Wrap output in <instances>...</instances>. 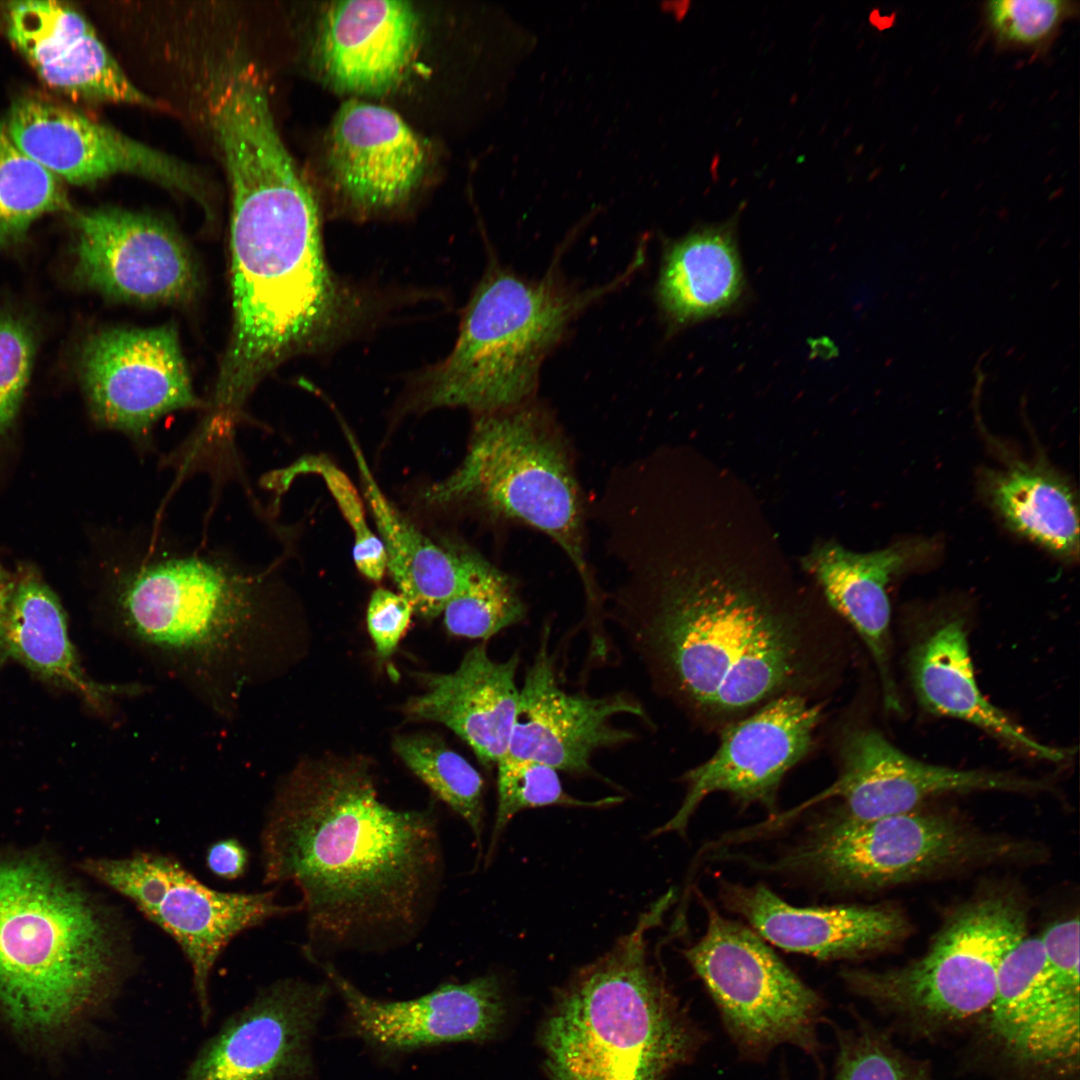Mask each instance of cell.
<instances>
[{
    "instance_id": "6da1fadb",
    "label": "cell",
    "mask_w": 1080,
    "mask_h": 1080,
    "mask_svg": "<svg viewBox=\"0 0 1080 1080\" xmlns=\"http://www.w3.org/2000/svg\"><path fill=\"white\" fill-rule=\"evenodd\" d=\"M261 858L265 884L298 889L303 953L316 957L409 944L444 872L433 811L389 806L360 757L307 760L289 774L265 821Z\"/></svg>"
},
{
    "instance_id": "7a4b0ae2",
    "label": "cell",
    "mask_w": 1080,
    "mask_h": 1080,
    "mask_svg": "<svg viewBox=\"0 0 1080 1080\" xmlns=\"http://www.w3.org/2000/svg\"><path fill=\"white\" fill-rule=\"evenodd\" d=\"M750 581L699 571L663 581L617 622L654 690L720 732L784 696L825 701L846 664L845 634Z\"/></svg>"
},
{
    "instance_id": "3957f363",
    "label": "cell",
    "mask_w": 1080,
    "mask_h": 1080,
    "mask_svg": "<svg viewBox=\"0 0 1080 1080\" xmlns=\"http://www.w3.org/2000/svg\"><path fill=\"white\" fill-rule=\"evenodd\" d=\"M213 131L232 192L234 324L215 398L230 415L268 369L329 325L337 295L315 199L272 111L236 108Z\"/></svg>"
},
{
    "instance_id": "277c9868",
    "label": "cell",
    "mask_w": 1080,
    "mask_h": 1080,
    "mask_svg": "<svg viewBox=\"0 0 1080 1080\" xmlns=\"http://www.w3.org/2000/svg\"><path fill=\"white\" fill-rule=\"evenodd\" d=\"M125 930L39 851L0 850V1010L41 1037L105 1008L130 975Z\"/></svg>"
},
{
    "instance_id": "5b68a950",
    "label": "cell",
    "mask_w": 1080,
    "mask_h": 1080,
    "mask_svg": "<svg viewBox=\"0 0 1080 1080\" xmlns=\"http://www.w3.org/2000/svg\"><path fill=\"white\" fill-rule=\"evenodd\" d=\"M670 890L554 994L540 1030L550 1080H666L704 1042L650 951Z\"/></svg>"
},
{
    "instance_id": "8992f818",
    "label": "cell",
    "mask_w": 1080,
    "mask_h": 1080,
    "mask_svg": "<svg viewBox=\"0 0 1080 1080\" xmlns=\"http://www.w3.org/2000/svg\"><path fill=\"white\" fill-rule=\"evenodd\" d=\"M1040 841L988 830L952 811L919 807L875 820L816 815L769 859L763 873L830 895L871 894L993 866L1040 864Z\"/></svg>"
},
{
    "instance_id": "52a82bcc",
    "label": "cell",
    "mask_w": 1080,
    "mask_h": 1080,
    "mask_svg": "<svg viewBox=\"0 0 1080 1080\" xmlns=\"http://www.w3.org/2000/svg\"><path fill=\"white\" fill-rule=\"evenodd\" d=\"M626 276L578 292L552 272L527 280L494 269L475 290L454 348L423 377L417 407L468 408L480 415L524 404L571 321Z\"/></svg>"
},
{
    "instance_id": "ba28073f",
    "label": "cell",
    "mask_w": 1080,
    "mask_h": 1080,
    "mask_svg": "<svg viewBox=\"0 0 1080 1080\" xmlns=\"http://www.w3.org/2000/svg\"><path fill=\"white\" fill-rule=\"evenodd\" d=\"M422 499L434 508L471 507L542 531L594 596L577 482L560 434L541 409L522 404L480 414L462 462L426 487Z\"/></svg>"
},
{
    "instance_id": "9c48e42d",
    "label": "cell",
    "mask_w": 1080,
    "mask_h": 1080,
    "mask_svg": "<svg viewBox=\"0 0 1080 1080\" xmlns=\"http://www.w3.org/2000/svg\"><path fill=\"white\" fill-rule=\"evenodd\" d=\"M113 582L127 631L171 656L214 660L256 621L268 576L212 552L148 548L128 556Z\"/></svg>"
},
{
    "instance_id": "30bf717a",
    "label": "cell",
    "mask_w": 1080,
    "mask_h": 1080,
    "mask_svg": "<svg viewBox=\"0 0 1080 1080\" xmlns=\"http://www.w3.org/2000/svg\"><path fill=\"white\" fill-rule=\"evenodd\" d=\"M1030 906L1010 882L980 887L945 918L926 951L886 970L843 968L850 992L880 1008L927 1022L961 1020L989 1009L999 965L1027 934Z\"/></svg>"
},
{
    "instance_id": "8fae6325",
    "label": "cell",
    "mask_w": 1080,
    "mask_h": 1080,
    "mask_svg": "<svg viewBox=\"0 0 1080 1080\" xmlns=\"http://www.w3.org/2000/svg\"><path fill=\"white\" fill-rule=\"evenodd\" d=\"M706 930L682 950L716 1005L738 1051L761 1060L783 1045L816 1057L823 997L746 925L721 914L701 893Z\"/></svg>"
},
{
    "instance_id": "7c38bea8",
    "label": "cell",
    "mask_w": 1080,
    "mask_h": 1080,
    "mask_svg": "<svg viewBox=\"0 0 1080 1080\" xmlns=\"http://www.w3.org/2000/svg\"><path fill=\"white\" fill-rule=\"evenodd\" d=\"M78 868L130 900L176 941L191 967L203 1024L211 1016V974L225 947L250 928L301 911L299 904L279 903L274 890H214L175 857L161 853L137 851L120 858H87Z\"/></svg>"
},
{
    "instance_id": "4fadbf2b",
    "label": "cell",
    "mask_w": 1080,
    "mask_h": 1080,
    "mask_svg": "<svg viewBox=\"0 0 1080 1080\" xmlns=\"http://www.w3.org/2000/svg\"><path fill=\"white\" fill-rule=\"evenodd\" d=\"M835 781L797 812L832 800L818 813L838 821L863 822L905 813L934 797L974 792L1034 794L1050 783L1023 775L983 769H957L917 760L894 746L878 730L846 725L836 741Z\"/></svg>"
},
{
    "instance_id": "5bb4252c",
    "label": "cell",
    "mask_w": 1080,
    "mask_h": 1080,
    "mask_svg": "<svg viewBox=\"0 0 1080 1080\" xmlns=\"http://www.w3.org/2000/svg\"><path fill=\"white\" fill-rule=\"evenodd\" d=\"M824 707L825 701L784 696L725 727L715 753L682 776L683 802L653 835H685L699 805L715 793L727 794L742 807L759 805L774 815L784 776L815 745Z\"/></svg>"
},
{
    "instance_id": "9a60e30c",
    "label": "cell",
    "mask_w": 1080,
    "mask_h": 1080,
    "mask_svg": "<svg viewBox=\"0 0 1080 1080\" xmlns=\"http://www.w3.org/2000/svg\"><path fill=\"white\" fill-rule=\"evenodd\" d=\"M4 122L14 144L63 182L90 185L128 173L206 200V183L189 164L69 107L25 97Z\"/></svg>"
},
{
    "instance_id": "2e32d148",
    "label": "cell",
    "mask_w": 1080,
    "mask_h": 1080,
    "mask_svg": "<svg viewBox=\"0 0 1080 1080\" xmlns=\"http://www.w3.org/2000/svg\"><path fill=\"white\" fill-rule=\"evenodd\" d=\"M331 990L328 981L294 978L264 987L202 1044L184 1080H310Z\"/></svg>"
},
{
    "instance_id": "e0dca14e",
    "label": "cell",
    "mask_w": 1080,
    "mask_h": 1080,
    "mask_svg": "<svg viewBox=\"0 0 1080 1080\" xmlns=\"http://www.w3.org/2000/svg\"><path fill=\"white\" fill-rule=\"evenodd\" d=\"M80 373L95 418L137 441L164 415L198 404L169 326L92 336L81 351Z\"/></svg>"
},
{
    "instance_id": "ac0fdd59",
    "label": "cell",
    "mask_w": 1080,
    "mask_h": 1080,
    "mask_svg": "<svg viewBox=\"0 0 1080 1080\" xmlns=\"http://www.w3.org/2000/svg\"><path fill=\"white\" fill-rule=\"evenodd\" d=\"M77 280L118 299L169 303L191 296L194 265L162 221L114 207L72 212Z\"/></svg>"
},
{
    "instance_id": "d6986e66",
    "label": "cell",
    "mask_w": 1080,
    "mask_h": 1080,
    "mask_svg": "<svg viewBox=\"0 0 1080 1080\" xmlns=\"http://www.w3.org/2000/svg\"><path fill=\"white\" fill-rule=\"evenodd\" d=\"M341 996L351 1032L385 1052H411L442 1044L494 1038L507 1016L495 975L446 983L420 997L387 1001L366 995L328 960L307 955Z\"/></svg>"
},
{
    "instance_id": "ffe728a7",
    "label": "cell",
    "mask_w": 1080,
    "mask_h": 1080,
    "mask_svg": "<svg viewBox=\"0 0 1080 1080\" xmlns=\"http://www.w3.org/2000/svg\"><path fill=\"white\" fill-rule=\"evenodd\" d=\"M549 633L548 628L542 632L533 662L526 669L506 755L585 774L592 770L590 761L595 752L635 738L633 732L613 725L616 715L629 714L646 721L648 717L642 704L624 692L592 697L564 690L548 648Z\"/></svg>"
},
{
    "instance_id": "44dd1931",
    "label": "cell",
    "mask_w": 1080,
    "mask_h": 1080,
    "mask_svg": "<svg viewBox=\"0 0 1080 1080\" xmlns=\"http://www.w3.org/2000/svg\"><path fill=\"white\" fill-rule=\"evenodd\" d=\"M723 907L745 919L764 940L820 960H859L894 950L911 934L894 903L795 906L762 883L718 881Z\"/></svg>"
},
{
    "instance_id": "7402d4cb",
    "label": "cell",
    "mask_w": 1080,
    "mask_h": 1080,
    "mask_svg": "<svg viewBox=\"0 0 1080 1080\" xmlns=\"http://www.w3.org/2000/svg\"><path fill=\"white\" fill-rule=\"evenodd\" d=\"M5 33L48 86L95 102L154 107L75 8L57 1L6 3Z\"/></svg>"
},
{
    "instance_id": "603a6c76",
    "label": "cell",
    "mask_w": 1080,
    "mask_h": 1080,
    "mask_svg": "<svg viewBox=\"0 0 1080 1080\" xmlns=\"http://www.w3.org/2000/svg\"><path fill=\"white\" fill-rule=\"evenodd\" d=\"M426 151L393 110L349 99L328 137V164L338 188L354 204L387 208L404 200L422 177Z\"/></svg>"
},
{
    "instance_id": "cb8c5ba5",
    "label": "cell",
    "mask_w": 1080,
    "mask_h": 1080,
    "mask_svg": "<svg viewBox=\"0 0 1080 1080\" xmlns=\"http://www.w3.org/2000/svg\"><path fill=\"white\" fill-rule=\"evenodd\" d=\"M929 553L920 540L901 541L868 553L826 542L816 545L802 562L820 585L829 608L860 636L878 670L884 705L899 710L891 669L888 584Z\"/></svg>"
},
{
    "instance_id": "d4e9b609",
    "label": "cell",
    "mask_w": 1080,
    "mask_h": 1080,
    "mask_svg": "<svg viewBox=\"0 0 1080 1080\" xmlns=\"http://www.w3.org/2000/svg\"><path fill=\"white\" fill-rule=\"evenodd\" d=\"M517 652L495 661L480 643L448 674L423 673L425 692L410 698L405 712L416 720L441 723L473 750L479 762L492 769L507 754L519 698Z\"/></svg>"
},
{
    "instance_id": "484cf974",
    "label": "cell",
    "mask_w": 1080,
    "mask_h": 1080,
    "mask_svg": "<svg viewBox=\"0 0 1080 1080\" xmlns=\"http://www.w3.org/2000/svg\"><path fill=\"white\" fill-rule=\"evenodd\" d=\"M418 35L417 14L406 1L334 2L322 21L319 61L336 88L355 94L383 93L406 71Z\"/></svg>"
},
{
    "instance_id": "4316f807",
    "label": "cell",
    "mask_w": 1080,
    "mask_h": 1080,
    "mask_svg": "<svg viewBox=\"0 0 1080 1080\" xmlns=\"http://www.w3.org/2000/svg\"><path fill=\"white\" fill-rule=\"evenodd\" d=\"M909 673L915 695L928 712L970 723L1034 758L1058 763L1068 757L1065 750L1031 738L984 697L960 616L940 619L913 645Z\"/></svg>"
},
{
    "instance_id": "83f0119b",
    "label": "cell",
    "mask_w": 1080,
    "mask_h": 1080,
    "mask_svg": "<svg viewBox=\"0 0 1080 1080\" xmlns=\"http://www.w3.org/2000/svg\"><path fill=\"white\" fill-rule=\"evenodd\" d=\"M345 432L384 546L386 568L414 612L433 619L464 584L480 554L463 545L441 546L424 535L384 495L356 439Z\"/></svg>"
},
{
    "instance_id": "f1b7e54d",
    "label": "cell",
    "mask_w": 1080,
    "mask_h": 1080,
    "mask_svg": "<svg viewBox=\"0 0 1080 1080\" xmlns=\"http://www.w3.org/2000/svg\"><path fill=\"white\" fill-rule=\"evenodd\" d=\"M2 648L3 654L42 680L79 694L96 708L105 707L115 695L139 690L137 686L102 685L85 675L59 601L34 577L21 580L9 594Z\"/></svg>"
},
{
    "instance_id": "f546056e",
    "label": "cell",
    "mask_w": 1080,
    "mask_h": 1080,
    "mask_svg": "<svg viewBox=\"0 0 1080 1080\" xmlns=\"http://www.w3.org/2000/svg\"><path fill=\"white\" fill-rule=\"evenodd\" d=\"M989 1014L993 1034L1020 1059L1071 1067L1055 1021L1039 936L1026 934L1002 958Z\"/></svg>"
},
{
    "instance_id": "4dcf8cb0",
    "label": "cell",
    "mask_w": 1080,
    "mask_h": 1080,
    "mask_svg": "<svg viewBox=\"0 0 1080 1080\" xmlns=\"http://www.w3.org/2000/svg\"><path fill=\"white\" fill-rule=\"evenodd\" d=\"M982 490L1006 526L1068 562L1079 555L1078 500L1070 482L1038 461L983 473Z\"/></svg>"
},
{
    "instance_id": "1f68e13d",
    "label": "cell",
    "mask_w": 1080,
    "mask_h": 1080,
    "mask_svg": "<svg viewBox=\"0 0 1080 1080\" xmlns=\"http://www.w3.org/2000/svg\"><path fill=\"white\" fill-rule=\"evenodd\" d=\"M731 224L704 227L673 242L665 252L657 299L675 325L728 309L743 289V273Z\"/></svg>"
},
{
    "instance_id": "d6a6232c",
    "label": "cell",
    "mask_w": 1080,
    "mask_h": 1080,
    "mask_svg": "<svg viewBox=\"0 0 1080 1080\" xmlns=\"http://www.w3.org/2000/svg\"><path fill=\"white\" fill-rule=\"evenodd\" d=\"M71 211L64 182L25 155L0 121V249L24 241L44 214Z\"/></svg>"
},
{
    "instance_id": "836d02e7",
    "label": "cell",
    "mask_w": 1080,
    "mask_h": 1080,
    "mask_svg": "<svg viewBox=\"0 0 1080 1080\" xmlns=\"http://www.w3.org/2000/svg\"><path fill=\"white\" fill-rule=\"evenodd\" d=\"M393 748L414 775L466 822L481 849L484 783L479 772L436 735H401Z\"/></svg>"
},
{
    "instance_id": "e575fe53",
    "label": "cell",
    "mask_w": 1080,
    "mask_h": 1080,
    "mask_svg": "<svg viewBox=\"0 0 1080 1080\" xmlns=\"http://www.w3.org/2000/svg\"><path fill=\"white\" fill-rule=\"evenodd\" d=\"M447 631L488 640L526 617V606L512 579L481 555L443 612Z\"/></svg>"
},
{
    "instance_id": "d590c367",
    "label": "cell",
    "mask_w": 1080,
    "mask_h": 1080,
    "mask_svg": "<svg viewBox=\"0 0 1080 1080\" xmlns=\"http://www.w3.org/2000/svg\"><path fill=\"white\" fill-rule=\"evenodd\" d=\"M497 767V809L486 864L493 857L499 838L519 812L545 806L601 808L619 803L620 797L597 800L577 799L563 789L557 770L532 760L505 755Z\"/></svg>"
},
{
    "instance_id": "8d00e7d4",
    "label": "cell",
    "mask_w": 1080,
    "mask_h": 1080,
    "mask_svg": "<svg viewBox=\"0 0 1080 1080\" xmlns=\"http://www.w3.org/2000/svg\"><path fill=\"white\" fill-rule=\"evenodd\" d=\"M1078 13L1069 0H994L984 5L986 24L1003 46L1042 49Z\"/></svg>"
},
{
    "instance_id": "74e56055",
    "label": "cell",
    "mask_w": 1080,
    "mask_h": 1080,
    "mask_svg": "<svg viewBox=\"0 0 1080 1080\" xmlns=\"http://www.w3.org/2000/svg\"><path fill=\"white\" fill-rule=\"evenodd\" d=\"M314 473L322 477L335 499L354 536L353 560L358 571L371 581L378 582L386 571V553L378 536L369 528L363 502L354 485L334 463L323 456H308L288 468L284 474L292 479L299 473Z\"/></svg>"
},
{
    "instance_id": "f35d334b",
    "label": "cell",
    "mask_w": 1080,
    "mask_h": 1080,
    "mask_svg": "<svg viewBox=\"0 0 1080 1080\" xmlns=\"http://www.w3.org/2000/svg\"><path fill=\"white\" fill-rule=\"evenodd\" d=\"M1044 951V970L1059 1022L1071 1033H1079V917H1068L1048 925L1039 935Z\"/></svg>"
},
{
    "instance_id": "ab89813d",
    "label": "cell",
    "mask_w": 1080,
    "mask_h": 1080,
    "mask_svg": "<svg viewBox=\"0 0 1080 1080\" xmlns=\"http://www.w3.org/2000/svg\"><path fill=\"white\" fill-rule=\"evenodd\" d=\"M838 1045L832 1080H926L879 1033L866 1025L836 1029Z\"/></svg>"
},
{
    "instance_id": "60d3db41",
    "label": "cell",
    "mask_w": 1080,
    "mask_h": 1080,
    "mask_svg": "<svg viewBox=\"0 0 1080 1080\" xmlns=\"http://www.w3.org/2000/svg\"><path fill=\"white\" fill-rule=\"evenodd\" d=\"M34 353L29 327L0 313V436L15 417L27 384Z\"/></svg>"
},
{
    "instance_id": "b9f144b4",
    "label": "cell",
    "mask_w": 1080,
    "mask_h": 1080,
    "mask_svg": "<svg viewBox=\"0 0 1080 1080\" xmlns=\"http://www.w3.org/2000/svg\"><path fill=\"white\" fill-rule=\"evenodd\" d=\"M413 612L411 602L401 593L385 588L374 590L367 609V627L379 657L386 659L394 653Z\"/></svg>"
},
{
    "instance_id": "7bdbcfd3",
    "label": "cell",
    "mask_w": 1080,
    "mask_h": 1080,
    "mask_svg": "<svg viewBox=\"0 0 1080 1080\" xmlns=\"http://www.w3.org/2000/svg\"><path fill=\"white\" fill-rule=\"evenodd\" d=\"M208 870L224 880L242 877L249 864V853L235 838H225L209 846L205 856Z\"/></svg>"
},
{
    "instance_id": "ee69618b",
    "label": "cell",
    "mask_w": 1080,
    "mask_h": 1080,
    "mask_svg": "<svg viewBox=\"0 0 1080 1080\" xmlns=\"http://www.w3.org/2000/svg\"><path fill=\"white\" fill-rule=\"evenodd\" d=\"M9 594L10 592L7 590L4 575L0 569V602L8 601Z\"/></svg>"
}]
</instances>
